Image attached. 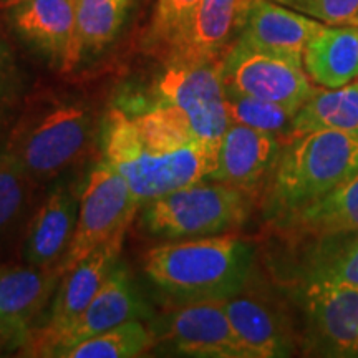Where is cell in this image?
<instances>
[{
	"label": "cell",
	"mask_w": 358,
	"mask_h": 358,
	"mask_svg": "<svg viewBox=\"0 0 358 358\" xmlns=\"http://www.w3.org/2000/svg\"><path fill=\"white\" fill-rule=\"evenodd\" d=\"M35 181L8 153L0 155V249L24 229Z\"/></svg>",
	"instance_id": "cell-24"
},
{
	"label": "cell",
	"mask_w": 358,
	"mask_h": 358,
	"mask_svg": "<svg viewBox=\"0 0 358 358\" xmlns=\"http://www.w3.org/2000/svg\"><path fill=\"white\" fill-rule=\"evenodd\" d=\"M78 208L77 196L65 186H58L48 196L27 229L24 244L27 264L57 271L73 241Z\"/></svg>",
	"instance_id": "cell-19"
},
{
	"label": "cell",
	"mask_w": 358,
	"mask_h": 358,
	"mask_svg": "<svg viewBox=\"0 0 358 358\" xmlns=\"http://www.w3.org/2000/svg\"><path fill=\"white\" fill-rule=\"evenodd\" d=\"M324 25L274 0H252L236 42L303 64L308 42Z\"/></svg>",
	"instance_id": "cell-15"
},
{
	"label": "cell",
	"mask_w": 358,
	"mask_h": 358,
	"mask_svg": "<svg viewBox=\"0 0 358 358\" xmlns=\"http://www.w3.org/2000/svg\"><path fill=\"white\" fill-rule=\"evenodd\" d=\"M303 69L322 88H340L358 80V25H324L307 45Z\"/></svg>",
	"instance_id": "cell-21"
},
{
	"label": "cell",
	"mask_w": 358,
	"mask_h": 358,
	"mask_svg": "<svg viewBox=\"0 0 358 358\" xmlns=\"http://www.w3.org/2000/svg\"><path fill=\"white\" fill-rule=\"evenodd\" d=\"M3 2V6H17V3H20V2H25V0H2Z\"/></svg>",
	"instance_id": "cell-30"
},
{
	"label": "cell",
	"mask_w": 358,
	"mask_h": 358,
	"mask_svg": "<svg viewBox=\"0 0 358 358\" xmlns=\"http://www.w3.org/2000/svg\"><path fill=\"white\" fill-rule=\"evenodd\" d=\"M140 206L122 174L103 159L92 169L80 196L77 229L58 274L64 275L101 244L127 232Z\"/></svg>",
	"instance_id": "cell-6"
},
{
	"label": "cell",
	"mask_w": 358,
	"mask_h": 358,
	"mask_svg": "<svg viewBox=\"0 0 358 358\" xmlns=\"http://www.w3.org/2000/svg\"><path fill=\"white\" fill-rule=\"evenodd\" d=\"M62 275L55 268L0 266V335L24 343L35 320L55 295Z\"/></svg>",
	"instance_id": "cell-14"
},
{
	"label": "cell",
	"mask_w": 358,
	"mask_h": 358,
	"mask_svg": "<svg viewBox=\"0 0 358 358\" xmlns=\"http://www.w3.org/2000/svg\"><path fill=\"white\" fill-rule=\"evenodd\" d=\"M285 143L277 134L231 124L217 153V168L208 179L256 192L271 178Z\"/></svg>",
	"instance_id": "cell-16"
},
{
	"label": "cell",
	"mask_w": 358,
	"mask_h": 358,
	"mask_svg": "<svg viewBox=\"0 0 358 358\" xmlns=\"http://www.w3.org/2000/svg\"><path fill=\"white\" fill-rule=\"evenodd\" d=\"M222 302L248 358L290 357L301 343L287 312L272 299L245 287Z\"/></svg>",
	"instance_id": "cell-13"
},
{
	"label": "cell",
	"mask_w": 358,
	"mask_h": 358,
	"mask_svg": "<svg viewBox=\"0 0 358 358\" xmlns=\"http://www.w3.org/2000/svg\"><path fill=\"white\" fill-rule=\"evenodd\" d=\"M252 0H201L158 55L166 65H196L222 60L239 38Z\"/></svg>",
	"instance_id": "cell-11"
},
{
	"label": "cell",
	"mask_w": 358,
	"mask_h": 358,
	"mask_svg": "<svg viewBox=\"0 0 358 358\" xmlns=\"http://www.w3.org/2000/svg\"><path fill=\"white\" fill-rule=\"evenodd\" d=\"M226 110L231 124H244V127L277 134L285 141L289 140L294 116L297 113V110L280 103L243 95H226Z\"/></svg>",
	"instance_id": "cell-27"
},
{
	"label": "cell",
	"mask_w": 358,
	"mask_h": 358,
	"mask_svg": "<svg viewBox=\"0 0 358 358\" xmlns=\"http://www.w3.org/2000/svg\"><path fill=\"white\" fill-rule=\"evenodd\" d=\"M302 348L317 357H358V287L303 282Z\"/></svg>",
	"instance_id": "cell-9"
},
{
	"label": "cell",
	"mask_w": 358,
	"mask_h": 358,
	"mask_svg": "<svg viewBox=\"0 0 358 358\" xmlns=\"http://www.w3.org/2000/svg\"><path fill=\"white\" fill-rule=\"evenodd\" d=\"M156 338L155 330L134 319L80 342L64 358H131L150 350Z\"/></svg>",
	"instance_id": "cell-26"
},
{
	"label": "cell",
	"mask_w": 358,
	"mask_h": 358,
	"mask_svg": "<svg viewBox=\"0 0 358 358\" xmlns=\"http://www.w3.org/2000/svg\"><path fill=\"white\" fill-rule=\"evenodd\" d=\"M299 239L357 234L358 232V173L306 208L274 222Z\"/></svg>",
	"instance_id": "cell-20"
},
{
	"label": "cell",
	"mask_w": 358,
	"mask_h": 358,
	"mask_svg": "<svg viewBox=\"0 0 358 358\" xmlns=\"http://www.w3.org/2000/svg\"><path fill=\"white\" fill-rule=\"evenodd\" d=\"M77 0H25L13 6L17 30L64 70L78 64Z\"/></svg>",
	"instance_id": "cell-17"
},
{
	"label": "cell",
	"mask_w": 358,
	"mask_h": 358,
	"mask_svg": "<svg viewBox=\"0 0 358 358\" xmlns=\"http://www.w3.org/2000/svg\"><path fill=\"white\" fill-rule=\"evenodd\" d=\"M322 129L358 133V80L340 88H315L295 113L289 140Z\"/></svg>",
	"instance_id": "cell-22"
},
{
	"label": "cell",
	"mask_w": 358,
	"mask_h": 358,
	"mask_svg": "<svg viewBox=\"0 0 358 358\" xmlns=\"http://www.w3.org/2000/svg\"><path fill=\"white\" fill-rule=\"evenodd\" d=\"M92 138V113L80 105H60L20 128L7 151L40 182L73 166L87 153Z\"/></svg>",
	"instance_id": "cell-5"
},
{
	"label": "cell",
	"mask_w": 358,
	"mask_h": 358,
	"mask_svg": "<svg viewBox=\"0 0 358 358\" xmlns=\"http://www.w3.org/2000/svg\"><path fill=\"white\" fill-rule=\"evenodd\" d=\"M353 24H357V25H358V15H357V19H355V22H353Z\"/></svg>",
	"instance_id": "cell-31"
},
{
	"label": "cell",
	"mask_w": 358,
	"mask_h": 358,
	"mask_svg": "<svg viewBox=\"0 0 358 358\" xmlns=\"http://www.w3.org/2000/svg\"><path fill=\"white\" fill-rule=\"evenodd\" d=\"M161 338L187 357L248 358L222 301L182 302L164 322Z\"/></svg>",
	"instance_id": "cell-12"
},
{
	"label": "cell",
	"mask_w": 358,
	"mask_h": 358,
	"mask_svg": "<svg viewBox=\"0 0 358 358\" xmlns=\"http://www.w3.org/2000/svg\"><path fill=\"white\" fill-rule=\"evenodd\" d=\"M292 10L325 25L353 24L358 15V0H274Z\"/></svg>",
	"instance_id": "cell-28"
},
{
	"label": "cell",
	"mask_w": 358,
	"mask_h": 358,
	"mask_svg": "<svg viewBox=\"0 0 358 358\" xmlns=\"http://www.w3.org/2000/svg\"><path fill=\"white\" fill-rule=\"evenodd\" d=\"M156 92L161 101L176 105L201 140L221 143L231 127L222 83V60L196 65H166Z\"/></svg>",
	"instance_id": "cell-10"
},
{
	"label": "cell",
	"mask_w": 358,
	"mask_h": 358,
	"mask_svg": "<svg viewBox=\"0 0 358 358\" xmlns=\"http://www.w3.org/2000/svg\"><path fill=\"white\" fill-rule=\"evenodd\" d=\"M221 143L199 140L181 150L146 145L124 111H110L105 129V161L128 182L133 196L146 204L194 182L208 179L217 168Z\"/></svg>",
	"instance_id": "cell-3"
},
{
	"label": "cell",
	"mask_w": 358,
	"mask_h": 358,
	"mask_svg": "<svg viewBox=\"0 0 358 358\" xmlns=\"http://www.w3.org/2000/svg\"><path fill=\"white\" fill-rule=\"evenodd\" d=\"M254 245L234 234L192 237L145 254V272L181 302L227 301L248 287Z\"/></svg>",
	"instance_id": "cell-1"
},
{
	"label": "cell",
	"mask_w": 358,
	"mask_h": 358,
	"mask_svg": "<svg viewBox=\"0 0 358 358\" xmlns=\"http://www.w3.org/2000/svg\"><path fill=\"white\" fill-rule=\"evenodd\" d=\"M357 173L358 133L322 129L290 138L268 178L267 219L290 216Z\"/></svg>",
	"instance_id": "cell-2"
},
{
	"label": "cell",
	"mask_w": 358,
	"mask_h": 358,
	"mask_svg": "<svg viewBox=\"0 0 358 358\" xmlns=\"http://www.w3.org/2000/svg\"><path fill=\"white\" fill-rule=\"evenodd\" d=\"M250 209L252 192L203 179L146 203L143 219L156 237L192 239L237 229L248 221Z\"/></svg>",
	"instance_id": "cell-4"
},
{
	"label": "cell",
	"mask_w": 358,
	"mask_h": 358,
	"mask_svg": "<svg viewBox=\"0 0 358 358\" xmlns=\"http://www.w3.org/2000/svg\"><path fill=\"white\" fill-rule=\"evenodd\" d=\"M124 239L123 234L115 236L101 244L88 257L62 275V284L52 299L50 315L42 327L34 330L24 340V350L32 357H52L58 338L70 329L93 301L106 277L118 262Z\"/></svg>",
	"instance_id": "cell-8"
},
{
	"label": "cell",
	"mask_w": 358,
	"mask_h": 358,
	"mask_svg": "<svg viewBox=\"0 0 358 358\" xmlns=\"http://www.w3.org/2000/svg\"><path fill=\"white\" fill-rule=\"evenodd\" d=\"M201 0H156V10L151 22L150 45L158 52L168 38L176 32Z\"/></svg>",
	"instance_id": "cell-29"
},
{
	"label": "cell",
	"mask_w": 358,
	"mask_h": 358,
	"mask_svg": "<svg viewBox=\"0 0 358 358\" xmlns=\"http://www.w3.org/2000/svg\"><path fill=\"white\" fill-rule=\"evenodd\" d=\"M226 95L252 96L301 108L315 92L303 64L236 42L222 58Z\"/></svg>",
	"instance_id": "cell-7"
},
{
	"label": "cell",
	"mask_w": 358,
	"mask_h": 358,
	"mask_svg": "<svg viewBox=\"0 0 358 358\" xmlns=\"http://www.w3.org/2000/svg\"><path fill=\"white\" fill-rule=\"evenodd\" d=\"M146 307L134 289L127 268L113 267L78 320L58 338L52 357H64L71 347L95 335L146 315Z\"/></svg>",
	"instance_id": "cell-18"
},
{
	"label": "cell",
	"mask_w": 358,
	"mask_h": 358,
	"mask_svg": "<svg viewBox=\"0 0 358 358\" xmlns=\"http://www.w3.org/2000/svg\"><path fill=\"white\" fill-rule=\"evenodd\" d=\"M133 0H77V38L80 53L98 52L120 32Z\"/></svg>",
	"instance_id": "cell-25"
},
{
	"label": "cell",
	"mask_w": 358,
	"mask_h": 358,
	"mask_svg": "<svg viewBox=\"0 0 358 358\" xmlns=\"http://www.w3.org/2000/svg\"><path fill=\"white\" fill-rule=\"evenodd\" d=\"M303 282H330L358 287V232L312 239Z\"/></svg>",
	"instance_id": "cell-23"
}]
</instances>
